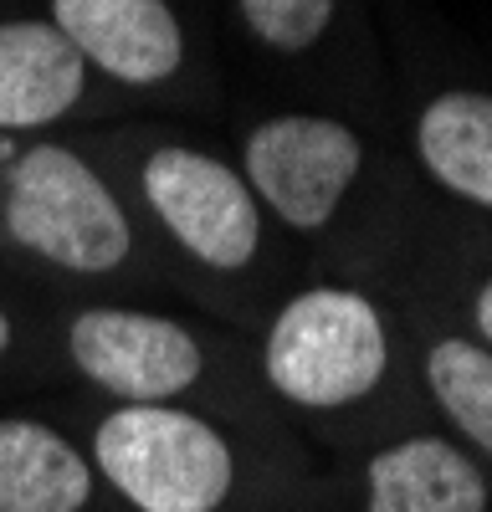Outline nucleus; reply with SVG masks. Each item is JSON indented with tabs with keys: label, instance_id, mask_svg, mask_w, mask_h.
Masks as SVG:
<instances>
[{
	"label": "nucleus",
	"instance_id": "2eb2a0df",
	"mask_svg": "<svg viewBox=\"0 0 492 512\" xmlns=\"http://www.w3.org/2000/svg\"><path fill=\"white\" fill-rule=\"evenodd\" d=\"M467 333L477 338L482 349H492V272L472 287V303H467Z\"/></svg>",
	"mask_w": 492,
	"mask_h": 512
},
{
	"label": "nucleus",
	"instance_id": "0eeeda50",
	"mask_svg": "<svg viewBox=\"0 0 492 512\" xmlns=\"http://www.w3.org/2000/svg\"><path fill=\"white\" fill-rule=\"evenodd\" d=\"M52 26L88 67L129 88H154L185 62V31L170 0H52Z\"/></svg>",
	"mask_w": 492,
	"mask_h": 512
},
{
	"label": "nucleus",
	"instance_id": "6e6552de",
	"mask_svg": "<svg viewBox=\"0 0 492 512\" xmlns=\"http://www.w3.org/2000/svg\"><path fill=\"white\" fill-rule=\"evenodd\" d=\"M359 512H492V477L451 436H405L364 461Z\"/></svg>",
	"mask_w": 492,
	"mask_h": 512
},
{
	"label": "nucleus",
	"instance_id": "20e7f679",
	"mask_svg": "<svg viewBox=\"0 0 492 512\" xmlns=\"http://www.w3.org/2000/svg\"><path fill=\"white\" fill-rule=\"evenodd\" d=\"M62 364L108 405H185L211 384V338L175 313L88 297L57 323Z\"/></svg>",
	"mask_w": 492,
	"mask_h": 512
},
{
	"label": "nucleus",
	"instance_id": "f257e3e1",
	"mask_svg": "<svg viewBox=\"0 0 492 512\" xmlns=\"http://www.w3.org/2000/svg\"><path fill=\"white\" fill-rule=\"evenodd\" d=\"M0 251L57 282L118 287L144 256V231L108 175L62 144L0 149Z\"/></svg>",
	"mask_w": 492,
	"mask_h": 512
},
{
	"label": "nucleus",
	"instance_id": "7ed1b4c3",
	"mask_svg": "<svg viewBox=\"0 0 492 512\" xmlns=\"http://www.w3.org/2000/svg\"><path fill=\"white\" fill-rule=\"evenodd\" d=\"M257 364L267 390L293 410L334 415L364 405L375 400L395 364L390 318L359 287H303L267 318Z\"/></svg>",
	"mask_w": 492,
	"mask_h": 512
},
{
	"label": "nucleus",
	"instance_id": "39448f33",
	"mask_svg": "<svg viewBox=\"0 0 492 512\" xmlns=\"http://www.w3.org/2000/svg\"><path fill=\"white\" fill-rule=\"evenodd\" d=\"M134 195L149 226L195 272L236 282L262 262L267 216L226 159L190 144H159L134 169Z\"/></svg>",
	"mask_w": 492,
	"mask_h": 512
},
{
	"label": "nucleus",
	"instance_id": "9b49d317",
	"mask_svg": "<svg viewBox=\"0 0 492 512\" xmlns=\"http://www.w3.org/2000/svg\"><path fill=\"white\" fill-rule=\"evenodd\" d=\"M416 154L426 175L492 210V98L487 93H441L416 118Z\"/></svg>",
	"mask_w": 492,
	"mask_h": 512
},
{
	"label": "nucleus",
	"instance_id": "1a4fd4ad",
	"mask_svg": "<svg viewBox=\"0 0 492 512\" xmlns=\"http://www.w3.org/2000/svg\"><path fill=\"white\" fill-rule=\"evenodd\" d=\"M113 497L77 436L47 415H0V512H98Z\"/></svg>",
	"mask_w": 492,
	"mask_h": 512
},
{
	"label": "nucleus",
	"instance_id": "423d86ee",
	"mask_svg": "<svg viewBox=\"0 0 492 512\" xmlns=\"http://www.w3.org/2000/svg\"><path fill=\"white\" fill-rule=\"evenodd\" d=\"M241 164V180L252 185L262 216L282 221L287 231L318 236L334 226L339 205L349 200L364 169V144L339 118L277 113L246 134Z\"/></svg>",
	"mask_w": 492,
	"mask_h": 512
},
{
	"label": "nucleus",
	"instance_id": "f03ea898",
	"mask_svg": "<svg viewBox=\"0 0 492 512\" xmlns=\"http://www.w3.org/2000/svg\"><path fill=\"white\" fill-rule=\"evenodd\" d=\"M82 446L129 512H226L246 487L241 446L205 410L108 405Z\"/></svg>",
	"mask_w": 492,
	"mask_h": 512
},
{
	"label": "nucleus",
	"instance_id": "4468645a",
	"mask_svg": "<svg viewBox=\"0 0 492 512\" xmlns=\"http://www.w3.org/2000/svg\"><path fill=\"white\" fill-rule=\"evenodd\" d=\"M21 349V313L11 303V277L0 272V369H6Z\"/></svg>",
	"mask_w": 492,
	"mask_h": 512
},
{
	"label": "nucleus",
	"instance_id": "ddd939ff",
	"mask_svg": "<svg viewBox=\"0 0 492 512\" xmlns=\"http://www.w3.org/2000/svg\"><path fill=\"white\" fill-rule=\"evenodd\" d=\"M236 6L252 36H262L272 52H308L334 21L339 0H236Z\"/></svg>",
	"mask_w": 492,
	"mask_h": 512
},
{
	"label": "nucleus",
	"instance_id": "f8f14e48",
	"mask_svg": "<svg viewBox=\"0 0 492 512\" xmlns=\"http://www.w3.org/2000/svg\"><path fill=\"white\" fill-rule=\"evenodd\" d=\"M426 395L451 425V441L492 466V349L472 333H436L421 354Z\"/></svg>",
	"mask_w": 492,
	"mask_h": 512
},
{
	"label": "nucleus",
	"instance_id": "9d476101",
	"mask_svg": "<svg viewBox=\"0 0 492 512\" xmlns=\"http://www.w3.org/2000/svg\"><path fill=\"white\" fill-rule=\"evenodd\" d=\"M88 93V62L52 21H0V134L62 123Z\"/></svg>",
	"mask_w": 492,
	"mask_h": 512
}]
</instances>
